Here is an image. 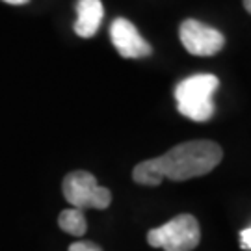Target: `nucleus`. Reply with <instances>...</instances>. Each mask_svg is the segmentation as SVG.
I'll use <instances>...</instances> for the list:
<instances>
[{"label": "nucleus", "mask_w": 251, "mask_h": 251, "mask_svg": "<svg viewBox=\"0 0 251 251\" xmlns=\"http://www.w3.org/2000/svg\"><path fill=\"white\" fill-rule=\"evenodd\" d=\"M244 8H246V11L251 15V0H244Z\"/></svg>", "instance_id": "obj_12"}, {"label": "nucleus", "mask_w": 251, "mask_h": 251, "mask_svg": "<svg viewBox=\"0 0 251 251\" xmlns=\"http://www.w3.org/2000/svg\"><path fill=\"white\" fill-rule=\"evenodd\" d=\"M222 158L224 151L216 142H184L175 145L162 156L140 162L132 170V179L142 186H158L164 179L182 182L210 173L222 162Z\"/></svg>", "instance_id": "obj_1"}, {"label": "nucleus", "mask_w": 251, "mask_h": 251, "mask_svg": "<svg viewBox=\"0 0 251 251\" xmlns=\"http://www.w3.org/2000/svg\"><path fill=\"white\" fill-rule=\"evenodd\" d=\"M179 37L182 47L194 56H214L225 45V36L201 23L198 19H186L179 26Z\"/></svg>", "instance_id": "obj_5"}, {"label": "nucleus", "mask_w": 251, "mask_h": 251, "mask_svg": "<svg viewBox=\"0 0 251 251\" xmlns=\"http://www.w3.org/2000/svg\"><path fill=\"white\" fill-rule=\"evenodd\" d=\"M110 37L117 52L128 60L145 58L152 52L151 45L142 37L138 28L125 17L114 19V23L110 25Z\"/></svg>", "instance_id": "obj_6"}, {"label": "nucleus", "mask_w": 251, "mask_h": 251, "mask_svg": "<svg viewBox=\"0 0 251 251\" xmlns=\"http://www.w3.org/2000/svg\"><path fill=\"white\" fill-rule=\"evenodd\" d=\"M2 2H6V4H13V6H23V4H26L28 0H2Z\"/></svg>", "instance_id": "obj_11"}, {"label": "nucleus", "mask_w": 251, "mask_h": 251, "mask_svg": "<svg viewBox=\"0 0 251 251\" xmlns=\"http://www.w3.org/2000/svg\"><path fill=\"white\" fill-rule=\"evenodd\" d=\"M220 88V80L214 75H192L180 80L175 88L177 110L192 121L205 123L214 116V93Z\"/></svg>", "instance_id": "obj_2"}, {"label": "nucleus", "mask_w": 251, "mask_h": 251, "mask_svg": "<svg viewBox=\"0 0 251 251\" xmlns=\"http://www.w3.org/2000/svg\"><path fill=\"white\" fill-rule=\"evenodd\" d=\"M58 225H60L62 231H65L67 234H73V236H84L86 231H88V222H86L84 210L73 208V206L60 212Z\"/></svg>", "instance_id": "obj_8"}, {"label": "nucleus", "mask_w": 251, "mask_h": 251, "mask_svg": "<svg viewBox=\"0 0 251 251\" xmlns=\"http://www.w3.org/2000/svg\"><path fill=\"white\" fill-rule=\"evenodd\" d=\"M104 17V8L100 0H78L76 2V21H75V34L84 37H93L100 28Z\"/></svg>", "instance_id": "obj_7"}, {"label": "nucleus", "mask_w": 251, "mask_h": 251, "mask_svg": "<svg viewBox=\"0 0 251 251\" xmlns=\"http://www.w3.org/2000/svg\"><path fill=\"white\" fill-rule=\"evenodd\" d=\"M63 198L73 208H97L104 210L112 203V192L104 186H99L95 175L90 171H71L65 175L62 182Z\"/></svg>", "instance_id": "obj_4"}, {"label": "nucleus", "mask_w": 251, "mask_h": 251, "mask_svg": "<svg viewBox=\"0 0 251 251\" xmlns=\"http://www.w3.org/2000/svg\"><path fill=\"white\" fill-rule=\"evenodd\" d=\"M240 248L246 251L251 250V227L240 231Z\"/></svg>", "instance_id": "obj_10"}, {"label": "nucleus", "mask_w": 251, "mask_h": 251, "mask_svg": "<svg viewBox=\"0 0 251 251\" xmlns=\"http://www.w3.org/2000/svg\"><path fill=\"white\" fill-rule=\"evenodd\" d=\"M69 251H102L93 242H88V240H80V242H75L69 246Z\"/></svg>", "instance_id": "obj_9"}, {"label": "nucleus", "mask_w": 251, "mask_h": 251, "mask_svg": "<svg viewBox=\"0 0 251 251\" xmlns=\"http://www.w3.org/2000/svg\"><path fill=\"white\" fill-rule=\"evenodd\" d=\"M201 229L199 222L192 214H179L160 227L147 233V242L151 248L164 251H192L199 246Z\"/></svg>", "instance_id": "obj_3"}]
</instances>
